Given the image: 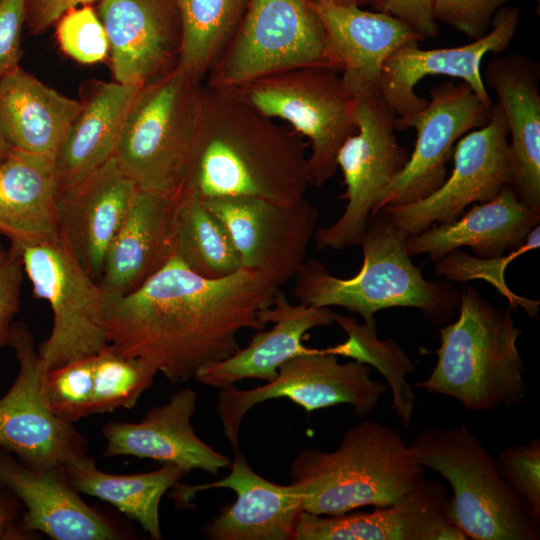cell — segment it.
<instances>
[{
    "instance_id": "1",
    "label": "cell",
    "mask_w": 540,
    "mask_h": 540,
    "mask_svg": "<svg viewBox=\"0 0 540 540\" xmlns=\"http://www.w3.org/2000/svg\"><path fill=\"white\" fill-rule=\"evenodd\" d=\"M279 288L246 269L205 278L174 256L136 290L107 296L108 342L171 382H187L240 349L241 330L266 326L259 314Z\"/></svg>"
},
{
    "instance_id": "2",
    "label": "cell",
    "mask_w": 540,
    "mask_h": 540,
    "mask_svg": "<svg viewBox=\"0 0 540 540\" xmlns=\"http://www.w3.org/2000/svg\"><path fill=\"white\" fill-rule=\"evenodd\" d=\"M306 145L235 88L205 84L186 187L203 200L248 196L276 204L305 197Z\"/></svg>"
},
{
    "instance_id": "3",
    "label": "cell",
    "mask_w": 540,
    "mask_h": 540,
    "mask_svg": "<svg viewBox=\"0 0 540 540\" xmlns=\"http://www.w3.org/2000/svg\"><path fill=\"white\" fill-rule=\"evenodd\" d=\"M407 235L381 210L373 215L360 242L363 264L349 278L333 276L318 259L306 260L294 277L299 303L338 306L358 313L363 322L392 307H412L435 325L458 311L461 292L443 280H426L407 253Z\"/></svg>"
},
{
    "instance_id": "4",
    "label": "cell",
    "mask_w": 540,
    "mask_h": 540,
    "mask_svg": "<svg viewBox=\"0 0 540 540\" xmlns=\"http://www.w3.org/2000/svg\"><path fill=\"white\" fill-rule=\"evenodd\" d=\"M521 334L510 308L496 307L467 287L456 321L439 329L434 369L412 386L450 397L471 412L519 406L529 392L517 348Z\"/></svg>"
},
{
    "instance_id": "5",
    "label": "cell",
    "mask_w": 540,
    "mask_h": 540,
    "mask_svg": "<svg viewBox=\"0 0 540 540\" xmlns=\"http://www.w3.org/2000/svg\"><path fill=\"white\" fill-rule=\"evenodd\" d=\"M290 473L302 492L303 511L328 516L391 505L425 480L402 436L374 420L348 428L332 452L304 448Z\"/></svg>"
},
{
    "instance_id": "6",
    "label": "cell",
    "mask_w": 540,
    "mask_h": 540,
    "mask_svg": "<svg viewBox=\"0 0 540 540\" xmlns=\"http://www.w3.org/2000/svg\"><path fill=\"white\" fill-rule=\"evenodd\" d=\"M424 469L444 477L452 488L451 521L473 540H538L540 521L502 478L481 441L461 423L427 428L409 444Z\"/></svg>"
},
{
    "instance_id": "7",
    "label": "cell",
    "mask_w": 540,
    "mask_h": 540,
    "mask_svg": "<svg viewBox=\"0 0 540 540\" xmlns=\"http://www.w3.org/2000/svg\"><path fill=\"white\" fill-rule=\"evenodd\" d=\"M203 81L176 64L142 86L115 158L140 189L178 195L192 163Z\"/></svg>"
},
{
    "instance_id": "8",
    "label": "cell",
    "mask_w": 540,
    "mask_h": 540,
    "mask_svg": "<svg viewBox=\"0 0 540 540\" xmlns=\"http://www.w3.org/2000/svg\"><path fill=\"white\" fill-rule=\"evenodd\" d=\"M304 67L341 71L311 0H249L206 83L239 88L267 75Z\"/></svg>"
},
{
    "instance_id": "9",
    "label": "cell",
    "mask_w": 540,
    "mask_h": 540,
    "mask_svg": "<svg viewBox=\"0 0 540 540\" xmlns=\"http://www.w3.org/2000/svg\"><path fill=\"white\" fill-rule=\"evenodd\" d=\"M338 72L327 67L297 68L235 88L264 115L287 121L308 138L307 174L309 184L316 187L335 175L339 149L357 131L358 96Z\"/></svg>"
},
{
    "instance_id": "10",
    "label": "cell",
    "mask_w": 540,
    "mask_h": 540,
    "mask_svg": "<svg viewBox=\"0 0 540 540\" xmlns=\"http://www.w3.org/2000/svg\"><path fill=\"white\" fill-rule=\"evenodd\" d=\"M16 249L34 294L49 303L53 314L51 333L38 349L45 370L104 349L109 344L107 295L62 238Z\"/></svg>"
},
{
    "instance_id": "11",
    "label": "cell",
    "mask_w": 540,
    "mask_h": 540,
    "mask_svg": "<svg viewBox=\"0 0 540 540\" xmlns=\"http://www.w3.org/2000/svg\"><path fill=\"white\" fill-rule=\"evenodd\" d=\"M371 367L352 360L340 363L327 349H312L284 362L277 376L262 386L242 390L221 388L217 414L223 433L234 451L239 450L240 425L258 403L287 398L307 412L348 404L352 414L365 417L377 406L387 385L373 380Z\"/></svg>"
},
{
    "instance_id": "12",
    "label": "cell",
    "mask_w": 540,
    "mask_h": 540,
    "mask_svg": "<svg viewBox=\"0 0 540 540\" xmlns=\"http://www.w3.org/2000/svg\"><path fill=\"white\" fill-rule=\"evenodd\" d=\"M397 116L379 89L358 95L357 131L337 155L347 201L333 224L316 230L319 250L360 245L365 229L385 189L408 161L396 137Z\"/></svg>"
},
{
    "instance_id": "13",
    "label": "cell",
    "mask_w": 540,
    "mask_h": 540,
    "mask_svg": "<svg viewBox=\"0 0 540 540\" xmlns=\"http://www.w3.org/2000/svg\"><path fill=\"white\" fill-rule=\"evenodd\" d=\"M8 344L19 362L18 375L0 399V448L35 470H63L86 454L85 438L48 405L45 370L29 328L13 323Z\"/></svg>"
},
{
    "instance_id": "14",
    "label": "cell",
    "mask_w": 540,
    "mask_h": 540,
    "mask_svg": "<svg viewBox=\"0 0 540 540\" xmlns=\"http://www.w3.org/2000/svg\"><path fill=\"white\" fill-rule=\"evenodd\" d=\"M452 157L453 170L435 192L415 202L382 209L407 236L433 224L452 222L470 204L489 201L505 187H512L509 132L498 103L492 106L485 125L458 140Z\"/></svg>"
},
{
    "instance_id": "15",
    "label": "cell",
    "mask_w": 540,
    "mask_h": 540,
    "mask_svg": "<svg viewBox=\"0 0 540 540\" xmlns=\"http://www.w3.org/2000/svg\"><path fill=\"white\" fill-rule=\"evenodd\" d=\"M429 94L425 108L396 121L397 130L414 128L417 138L408 161L385 189L373 215L435 192L448 176L446 163L453 155L454 143L490 118L492 105L483 102L465 82L456 85L447 81Z\"/></svg>"
},
{
    "instance_id": "16",
    "label": "cell",
    "mask_w": 540,
    "mask_h": 540,
    "mask_svg": "<svg viewBox=\"0 0 540 540\" xmlns=\"http://www.w3.org/2000/svg\"><path fill=\"white\" fill-rule=\"evenodd\" d=\"M204 202L225 225L242 269L263 273L279 287L294 279L316 232L314 204L305 197L285 205L248 196Z\"/></svg>"
},
{
    "instance_id": "17",
    "label": "cell",
    "mask_w": 540,
    "mask_h": 540,
    "mask_svg": "<svg viewBox=\"0 0 540 540\" xmlns=\"http://www.w3.org/2000/svg\"><path fill=\"white\" fill-rule=\"evenodd\" d=\"M520 22L518 7L500 8L490 30L471 43L451 48L421 49L419 42H408L396 49L384 62L378 89L394 110L397 121H404L421 111L428 103L415 90L427 77L444 75L460 78L486 104L492 105L481 75V63L489 52L506 50Z\"/></svg>"
},
{
    "instance_id": "18",
    "label": "cell",
    "mask_w": 540,
    "mask_h": 540,
    "mask_svg": "<svg viewBox=\"0 0 540 540\" xmlns=\"http://www.w3.org/2000/svg\"><path fill=\"white\" fill-rule=\"evenodd\" d=\"M447 490L424 480L397 502L372 512L313 515L302 511L293 540H466L451 521Z\"/></svg>"
},
{
    "instance_id": "19",
    "label": "cell",
    "mask_w": 540,
    "mask_h": 540,
    "mask_svg": "<svg viewBox=\"0 0 540 540\" xmlns=\"http://www.w3.org/2000/svg\"><path fill=\"white\" fill-rule=\"evenodd\" d=\"M116 82L141 88L174 67L181 23L174 0H100Z\"/></svg>"
},
{
    "instance_id": "20",
    "label": "cell",
    "mask_w": 540,
    "mask_h": 540,
    "mask_svg": "<svg viewBox=\"0 0 540 540\" xmlns=\"http://www.w3.org/2000/svg\"><path fill=\"white\" fill-rule=\"evenodd\" d=\"M137 188L113 156L81 182L57 191L59 235L98 283Z\"/></svg>"
},
{
    "instance_id": "21",
    "label": "cell",
    "mask_w": 540,
    "mask_h": 540,
    "mask_svg": "<svg viewBox=\"0 0 540 540\" xmlns=\"http://www.w3.org/2000/svg\"><path fill=\"white\" fill-rule=\"evenodd\" d=\"M230 473L221 480L187 486L178 484L176 499L188 503L199 491L227 488L236 500L204 527L205 537L212 540H293L295 523L303 511L300 488L290 483L280 485L252 470L240 450L235 451Z\"/></svg>"
},
{
    "instance_id": "22",
    "label": "cell",
    "mask_w": 540,
    "mask_h": 540,
    "mask_svg": "<svg viewBox=\"0 0 540 540\" xmlns=\"http://www.w3.org/2000/svg\"><path fill=\"white\" fill-rule=\"evenodd\" d=\"M197 400V393L185 387L166 404L150 408L138 423L106 422L102 428L106 440L103 456L149 458L176 465L186 473L201 469L217 476L231 462L196 435L191 419Z\"/></svg>"
},
{
    "instance_id": "23",
    "label": "cell",
    "mask_w": 540,
    "mask_h": 540,
    "mask_svg": "<svg viewBox=\"0 0 540 540\" xmlns=\"http://www.w3.org/2000/svg\"><path fill=\"white\" fill-rule=\"evenodd\" d=\"M0 486L16 495L26 508L22 529L54 540H112L123 534L94 510L68 482L63 470H35L0 448Z\"/></svg>"
},
{
    "instance_id": "24",
    "label": "cell",
    "mask_w": 540,
    "mask_h": 540,
    "mask_svg": "<svg viewBox=\"0 0 540 540\" xmlns=\"http://www.w3.org/2000/svg\"><path fill=\"white\" fill-rule=\"evenodd\" d=\"M499 99L509 132L512 188L540 211V66L521 53L491 59L482 76Z\"/></svg>"
},
{
    "instance_id": "25",
    "label": "cell",
    "mask_w": 540,
    "mask_h": 540,
    "mask_svg": "<svg viewBox=\"0 0 540 540\" xmlns=\"http://www.w3.org/2000/svg\"><path fill=\"white\" fill-rule=\"evenodd\" d=\"M180 194L137 188L99 280L107 296L136 290L175 256L174 228Z\"/></svg>"
},
{
    "instance_id": "26",
    "label": "cell",
    "mask_w": 540,
    "mask_h": 540,
    "mask_svg": "<svg viewBox=\"0 0 540 540\" xmlns=\"http://www.w3.org/2000/svg\"><path fill=\"white\" fill-rule=\"evenodd\" d=\"M333 315L330 307L292 304L279 288L272 304L259 314L265 325L273 323L272 328L258 330L246 347L201 369L194 379L220 389L249 378L269 382L284 362L311 350L303 345L305 335L313 328L332 325Z\"/></svg>"
},
{
    "instance_id": "27",
    "label": "cell",
    "mask_w": 540,
    "mask_h": 540,
    "mask_svg": "<svg viewBox=\"0 0 540 540\" xmlns=\"http://www.w3.org/2000/svg\"><path fill=\"white\" fill-rule=\"evenodd\" d=\"M539 221L540 211L521 202L507 186L458 219L408 236L406 250L410 257L427 254L433 262L461 247H469L477 257L493 258L522 246Z\"/></svg>"
},
{
    "instance_id": "28",
    "label": "cell",
    "mask_w": 540,
    "mask_h": 540,
    "mask_svg": "<svg viewBox=\"0 0 540 540\" xmlns=\"http://www.w3.org/2000/svg\"><path fill=\"white\" fill-rule=\"evenodd\" d=\"M312 4L340 64L341 77L357 96L378 89L384 62L396 49L422 41L406 23L389 14L356 6Z\"/></svg>"
},
{
    "instance_id": "29",
    "label": "cell",
    "mask_w": 540,
    "mask_h": 540,
    "mask_svg": "<svg viewBox=\"0 0 540 540\" xmlns=\"http://www.w3.org/2000/svg\"><path fill=\"white\" fill-rule=\"evenodd\" d=\"M54 153L9 148L0 157V234L19 248L58 238Z\"/></svg>"
},
{
    "instance_id": "30",
    "label": "cell",
    "mask_w": 540,
    "mask_h": 540,
    "mask_svg": "<svg viewBox=\"0 0 540 540\" xmlns=\"http://www.w3.org/2000/svg\"><path fill=\"white\" fill-rule=\"evenodd\" d=\"M82 106L19 65L0 76V135L10 148L55 154Z\"/></svg>"
},
{
    "instance_id": "31",
    "label": "cell",
    "mask_w": 540,
    "mask_h": 540,
    "mask_svg": "<svg viewBox=\"0 0 540 540\" xmlns=\"http://www.w3.org/2000/svg\"><path fill=\"white\" fill-rule=\"evenodd\" d=\"M139 89L118 82L100 83L83 102L55 153L57 191L81 182L115 155Z\"/></svg>"
},
{
    "instance_id": "32",
    "label": "cell",
    "mask_w": 540,
    "mask_h": 540,
    "mask_svg": "<svg viewBox=\"0 0 540 540\" xmlns=\"http://www.w3.org/2000/svg\"><path fill=\"white\" fill-rule=\"evenodd\" d=\"M63 472L79 493L110 503L137 521L154 540L162 538L159 523L161 498L187 474L176 465L164 463L150 472L115 475L99 470L95 460L86 454L69 461Z\"/></svg>"
},
{
    "instance_id": "33",
    "label": "cell",
    "mask_w": 540,
    "mask_h": 540,
    "mask_svg": "<svg viewBox=\"0 0 540 540\" xmlns=\"http://www.w3.org/2000/svg\"><path fill=\"white\" fill-rule=\"evenodd\" d=\"M174 248L186 267L205 278H224L242 269L225 225L191 187L178 199Z\"/></svg>"
},
{
    "instance_id": "34",
    "label": "cell",
    "mask_w": 540,
    "mask_h": 540,
    "mask_svg": "<svg viewBox=\"0 0 540 540\" xmlns=\"http://www.w3.org/2000/svg\"><path fill=\"white\" fill-rule=\"evenodd\" d=\"M181 23L177 64L203 81L236 32L249 0H174Z\"/></svg>"
},
{
    "instance_id": "35",
    "label": "cell",
    "mask_w": 540,
    "mask_h": 540,
    "mask_svg": "<svg viewBox=\"0 0 540 540\" xmlns=\"http://www.w3.org/2000/svg\"><path fill=\"white\" fill-rule=\"evenodd\" d=\"M333 322L346 333L347 339L326 349L337 356L348 357L376 368L391 388V409L401 425L408 429L412 421L415 396L413 386L405 376L415 369L414 363L393 339L378 338L376 321L360 324L354 317L334 312Z\"/></svg>"
},
{
    "instance_id": "36",
    "label": "cell",
    "mask_w": 540,
    "mask_h": 540,
    "mask_svg": "<svg viewBox=\"0 0 540 540\" xmlns=\"http://www.w3.org/2000/svg\"><path fill=\"white\" fill-rule=\"evenodd\" d=\"M156 374L144 361L125 356L108 344L94 355L91 414L132 409Z\"/></svg>"
},
{
    "instance_id": "37",
    "label": "cell",
    "mask_w": 540,
    "mask_h": 540,
    "mask_svg": "<svg viewBox=\"0 0 540 540\" xmlns=\"http://www.w3.org/2000/svg\"><path fill=\"white\" fill-rule=\"evenodd\" d=\"M540 227L535 226L528 234L524 244L508 254L493 258H481L456 249L437 260L435 273L449 281L466 282L485 280L503 295L513 308L521 307L531 317H537L539 300L527 299L515 294L505 282V269L517 256L539 248Z\"/></svg>"
},
{
    "instance_id": "38",
    "label": "cell",
    "mask_w": 540,
    "mask_h": 540,
    "mask_svg": "<svg viewBox=\"0 0 540 540\" xmlns=\"http://www.w3.org/2000/svg\"><path fill=\"white\" fill-rule=\"evenodd\" d=\"M94 355L73 360L46 374L48 405L55 415L67 423L73 424L91 414Z\"/></svg>"
},
{
    "instance_id": "39",
    "label": "cell",
    "mask_w": 540,
    "mask_h": 540,
    "mask_svg": "<svg viewBox=\"0 0 540 540\" xmlns=\"http://www.w3.org/2000/svg\"><path fill=\"white\" fill-rule=\"evenodd\" d=\"M56 36L62 51L83 64L103 61L109 53L106 31L90 5L63 14L57 21Z\"/></svg>"
},
{
    "instance_id": "40",
    "label": "cell",
    "mask_w": 540,
    "mask_h": 540,
    "mask_svg": "<svg viewBox=\"0 0 540 540\" xmlns=\"http://www.w3.org/2000/svg\"><path fill=\"white\" fill-rule=\"evenodd\" d=\"M495 461L504 481L540 521V439L505 446Z\"/></svg>"
},
{
    "instance_id": "41",
    "label": "cell",
    "mask_w": 540,
    "mask_h": 540,
    "mask_svg": "<svg viewBox=\"0 0 540 540\" xmlns=\"http://www.w3.org/2000/svg\"><path fill=\"white\" fill-rule=\"evenodd\" d=\"M508 0H433L436 21L445 23L475 40L491 27L496 12Z\"/></svg>"
},
{
    "instance_id": "42",
    "label": "cell",
    "mask_w": 540,
    "mask_h": 540,
    "mask_svg": "<svg viewBox=\"0 0 540 540\" xmlns=\"http://www.w3.org/2000/svg\"><path fill=\"white\" fill-rule=\"evenodd\" d=\"M23 272L19 252L12 247L0 264V349L8 344L13 319L20 309Z\"/></svg>"
},
{
    "instance_id": "43",
    "label": "cell",
    "mask_w": 540,
    "mask_h": 540,
    "mask_svg": "<svg viewBox=\"0 0 540 540\" xmlns=\"http://www.w3.org/2000/svg\"><path fill=\"white\" fill-rule=\"evenodd\" d=\"M370 5L406 23L422 40L438 34L433 0H372Z\"/></svg>"
},
{
    "instance_id": "44",
    "label": "cell",
    "mask_w": 540,
    "mask_h": 540,
    "mask_svg": "<svg viewBox=\"0 0 540 540\" xmlns=\"http://www.w3.org/2000/svg\"><path fill=\"white\" fill-rule=\"evenodd\" d=\"M26 0H0V76L18 66Z\"/></svg>"
},
{
    "instance_id": "45",
    "label": "cell",
    "mask_w": 540,
    "mask_h": 540,
    "mask_svg": "<svg viewBox=\"0 0 540 540\" xmlns=\"http://www.w3.org/2000/svg\"><path fill=\"white\" fill-rule=\"evenodd\" d=\"M100 0H26L25 23L33 33L47 29L67 11Z\"/></svg>"
},
{
    "instance_id": "46",
    "label": "cell",
    "mask_w": 540,
    "mask_h": 540,
    "mask_svg": "<svg viewBox=\"0 0 540 540\" xmlns=\"http://www.w3.org/2000/svg\"><path fill=\"white\" fill-rule=\"evenodd\" d=\"M18 509L19 505L16 500L0 495V540L29 538V533L18 529L14 524Z\"/></svg>"
},
{
    "instance_id": "47",
    "label": "cell",
    "mask_w": 540,
    "mask_h": 540,
    "mask_svg": "<svg viewBox=\"0 0 540 540\" xmlns=\"http://www.w3.org/2000/svg\"><path fill=\"white\" fill-rule=\"evenodd\" d=\"M314 3L336 5V6H356L361 7L370 4L372 0H311Z\"/></svg>"
},
{
    "instance_id": "48",
    "label": "cell",
    "mask_w": 540,
    "mask_h": 540,
    "mask_svg": "<svg viewBox=\"0 0 540 540\" xmlns=\"http://www.w3.org/2000/svg\"><path fill=\"white\" fill-rule=\"evenodd\" d=\"M10 147L6 144L3 138L0 135V157L3 156Z\"/></svg>"
},
{
    "instance_id": "49",
    "label": "cell",
    "mask_w": 540,
    "mask_h": 540,
    "mask_svg": "<svg viewBox=\"0 0 540 540\" xmlns=\"http://www.w3.org/2000/svg\"><path fill=\"white\" fill-rule=\"evenodd\" d=\"M8 253L2 248L0 244V264L7 258Z\"/></svg>"
}]
</instances>
